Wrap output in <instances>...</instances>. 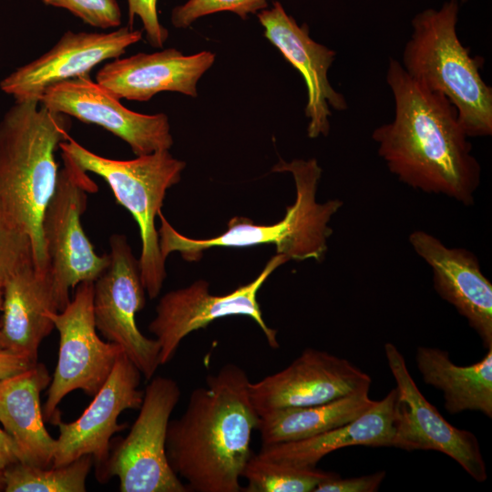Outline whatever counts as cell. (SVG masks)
Masks as SVG:
<instances>
[{"label":"cell","instance_id":"cell-1","mask_svg":"<svg viewBox=\"0 0 492 492\" xmlns=\"http://www.w3.org/2000/svg\"><path fill=\"white\" fill-rule=\"evenodd\" d=\"M385 78L395 115L374 129L372 139L389 171L414 190L474 204L481 166L456 108L411 77L395 58H390Z\"/></svg>","mask_w":492,"mask_h":492},{"label":"cell","instance_id":"cell-2","mask_svg":"<svg viewBox=\"0 0 492 492\" xmlns=\"http://www.w3.org/2000/svg\"><path fill=\"white\" fill-rule=\"evenodd\" d=\"M250 383L241 367L224 364L191 392L181 416L169 420L168 460L189 492L242 491L240 479L260 419Z\"/></svg>","mask_w":492,"mask_h":492},{"label":"cell","instance_id":"cell-3","mask_svg":"<svg viewBox=\"0 0 492 492\" xmlns=\"http://www.w3.org/2000/svg\"><path fill=\"white\" fill-rule=\"evenodd\" d=\"M70 128L68 116L34 99L15 101L0 119V208L28 236L41 272H47L42 218L56 187V152Z\"/></svg>","mask_w":492,"mask_h":492},{"label":"cell","instance_id":"cell-4","mask_svg":"<svg viewBox=\"0 0 492 492\" xmlns=\"http://www.w3.org/2000/svg\"><path fill=\"white\" fill-rule=\"evenodd\" d=\"M272 171L291 173L296 196L292 205L286 208L285 215L272 225L254 223L241 216L231 218L223 233L210 239L189 238L178 231L159 213L158 230L161 255L166 260L172 252H179L187 261H198L203 252L213 247L244 248L271 244L276 253L285 255L289 261H323L328 250V239L333 234L329 222L341 209V200H316L322 168L316 159H295L287 162L282 159Z\"/></svg>","mask_w":492,"mask_h":492},{"label":"cell","instance_id":"cell-5","mask_svg":"<svg viewBox=\"0 0 492 492\" xmlns=\"http://www.w3.org/2000/svg\"><path fill=\"white\" fill-rule=\"evenodd\" d=\"M458 14L454 0L416 14L400 63L411 77L452 103L468 138L489 137L492 87L481 76L480 61L457 36Z\"/></svg>","mask_w":492,"mask_h":492},{"label":"cell","instance_id":"cell-6","mask_svg":"<svg viewBox=\"0 0 492 492\" xmlns=\"http://www.w3.org/2000/svg\"><path fill=\"white\" fill-rule=\"evenodd\" d=\"M59 149L84 171L100 176L117 203L136 220L141 240L140 276L149 297L155 299L167 276L155 219L161 211L167 190L179 182L186 163L169 150L128 160L112 159L88 150L70 137L60 143Z\"/></svg>","mask_w":492,"mask_h":492},{"label":"cell","instance_id":"cell-7","mask_svg":"<svg viewBox=\"0 0 492 492\" xmlns=\"http://www.w3.org/2000/svg\"><path fill=\"white\" fill-rule=\"evenodd\" d=\"M61 157L63 168L41 223L47 272L60 311L70 301V290L95 282L110 261L109 254L95 251L81 224L88 194L98 188L67 154L61 152Z\"/></svg>","mask_w":492,"mask_h":492},{"label":"cell","instance_id":"cell-8","mask_svg":"<svg viewBox=\"0 0 492 492\" xmlns=\"http://www.w3.org/2000/svg\"><path fill=\"white\" fill-rule=\"evenodd\" d=\"M181 395L169 377L149 380L139 413L126 437L109 453L99 481L117 477L121 492H189L166 452L170 415Z\"/></svg>","mask_w":492,"mask_h":492},{"label":"cell","instance_id":"cell-9","mask_svg":"<svg viewBox=\"0 0 492 492\" xmlns=\"http://www.w3.org/2000/svg\"><path fill=\"white\" fill-rule=\"evenodd\" d=\"M93 294L94 282H80L62 311L48 313L59 333L57 364L43 407L44 419L51 424L60 418L57 406L68 394L81 390L94 396L98 392L122 352L98 336Z\"/></svg>","mask_w":492,"mask_h":492},{"label":"cell","instance_id":"cell-10","mask_svg":"<svg viewBox=\"0 0 492 492\" xmlns=\"http://www.w3.org/2000/svg\"><path fill=\"white\" fill-rule=\"evenodd\" d=\"M287 261L289 259L285 255L276 253L253 281L224 295L211 294L210 283L205 280H198L187 287L165 293L159 299L156 315L148 327L159 344L160 365L174 357L181 341L190 333L205 328L220 318L232 315L252 319L262 331L270 347L278 349L277 330L265 323L257 293L269 276Z\"/></svg>","mask_w":492,"mask_h":492},{"label":"cell","instance_id":"cell-11","mask_svg":"<svg viewBox=\"0 0 492 492\" xmlns=\"http://www.w3.org/2000/svg\"><path fill=\"white\" fill-rule=\"evenodd\" d=\"M109 246V264L94 282L96 328L107 341L118 344L144 378L150 380L160 365V347L137 325V313L146 303L138 260L122 234L112 235Z\"/></svg>","mask_w":492,"mask_h":492},{"label":"cell","instance_id":"cell-12","mask_svg":"<svg viewBox=\"0 0 492 492\" xmlns=\"http://www.w3.org/2000/svg\"><path fill=\"white\" fill-rule=\"evenodd\" d=\"M384 354L398 393L395 447L441 452L459 464L477 482L486 481V463L477 436L449 424L426 400L395 344L386 343Z\"/></svg>","mask_w":492,"mask_h":492},{"label":"cell","instance_id":"cell-13","mask_svg":"<svg viewBox=\"0 0 492 492\" xmlns=\"http://www.w3.org/2000/svg\"><path fill=\"white\" fill-rule=\"evenodd\" d=\"M119 100L83 76L47 87L39 102L53 112L102 127L128 143L136 156L169 150L173 138L168 116L138 113Z\"/></svg>","mask_w":492,"mask_h":492},{"label":"cell","instance_id":"cell-14","mask_svg":"<svg viewBox=\"0 0 492 492\" xmlns=\"http://www.w3.org/2000/svg\"><path fill=\"white\" fill-rule=\"evenodd\" d=\"M371 377L350 361L326 351L306 348L284 369L250 383L259 415L270 411L327 403L368 392Z\"/></svg>","mask_w":492,"mask_h":492},{"label":"cell","instance_id":"cell-15","mask_svg":"<svg viewBox=\"0 0 492 492\" xmlns=\"http://www.w3.org/2000/svg\"><path fill=\"white\" fill-rule=\"evenodd\" d=\"M141 373L121 352L115 365L93 400L81 415L73 422L59 418L53 466L67 465L83 456L90 455L100 477L109 456L110 439L122 431L126 424H118L121 413L139 409L144 391L138 388Z\"/></svg>","mask_w":492,"mask_h":492},{"label":"cell","instance_id":"cell-16","mask_svg":"<svg viewBox=\"0 0 492 492\" xmlns=\"http://www.w3.org/2000/svg\"><path fill=\"white\" fill-rule=\"evenodd\" d=\"M141 37L140 30H134L128 26L111 32L68 30L46 53L4 77L0 88L15 101H39L47 87L88 76L98 64L120 57Z\"/></svg>","mask_w":492,"mask_h":492},{"label":"cell","instance_id":"cell-17","mask_svg":"<svg viewBox=\"0 0 492 492\" xmlns=\"http://www.w3.org/2000/svg\"><path fill=\"white\" fill-rule=\"evenodd\" d=\"M257 15L264 28L265 37L304 79L307 88L304 114L309 119L308 137L316 138L328 136L331 108L343 111L348 108L343 95L332 87L328 78L335 51L311 38L308 26L298 25L278 1L273 2L272 8L263 9Z\"/></svg>","mask_w":492,"mask_h":492},{"label":"cell","instance_id":"cell-18","mask_svg":"<svg viewBox=\"0 0 492 492\" xmlns=\"http://www.w3.org/2000/svg\"><path fill=\"white\" fill-rule=\"evenodd\" d=\"M408 241L433 272L436 293L466 319L486 348L492 347V284L477 256L465 248H450L425 231H414Z\"/></svg>","mask_w":492,"mask_h":492},{"label":"cell","instance_id":"cell-19","mask_svg":"<svg viewBox=\"0 0 492 492\" xmlns=\"http://www.w3.org/2000/svg\"><path fill=\"white\" fill-rule=\"evenodd\" d=\"M214 61L210 51L189 56L175 48L138 53L107 62L97 72L96 82L118 99L149 101L165 91L196 97L198 81Z\"/></svg>","mask_w":492,"mask_h":492},{"label":"cell","instance_id":"cell-20","mask_svg":"<svg viewBox=\"0 0 492 492\" xmlns=\"http://www.w3.org/2000/svg\"><path fill=\"white\" fill-rule=\"evenodd\" d=\"M49 312H60L52 281L29 260L3 281L0 349L37 363L39 346L54 329Z\"/></svg>","mask_w":492,"mask_h":492},{"label":"cell","instance_id":"cell-21","mask_svg":"<svg viewBox=\"0 0 492 492\" xmlns=\"http://www.w3.org/2000/svg\"><path fill=\"white\" fill-rule=\"evenodd\" d=\"M398 393L392 389L353 421L307 439L261 446V457L290 466L314 468L326 455L352 446H394Z\"/></svg>","mask_w":492,"mask_h":492},{"label":"cell","instance_id":"cell-22","mask_svg":"<svg viewBox=\"0 0 492 492\" xmlns=\"http://www.w3.org/2000/svg\"><path fill=\"white\" fill-rule=\"evenodd\" d=\"M51 381L46 367L36 363L29 369L0 380V423L14 441L19 461L53 466L56 439L45 426L41 392Z\"/></svg>","mask_w":492,"mask_h":492},{"label":"cell","instance_id":"cell-23","mask_svg":"<svg viewBox=\"0 0 492 492\" xmlns=\"http://www.w3.org/2000/svg\"><path fill=\"white\" fill-rule=\"evenodd\" d=\"M415 362L423 381L442 391L448 413L477 411L492 417V347L482 360L460 366L445 350L419 346Z\"/></svg>","mask_w":492,"mask_h":492},{"label":"cell","instance_id":"cell-24","mask_svg":"<svg viewBox=\"0 0 492 492\" xmlns=\"http://www.w3.org/2000/svg\"><path fill=\"white\" fill-rule=\"evenodd\" d=\"M375 400L359 392L323 404L286 407L260 415L257 430L261 446L300 441L347 424Z\"/></svg>","mask_w":492,"mask_h":492},{"label":"cell","instance_id":"cell-25","mask_svg":"<svg viewBox=\"0 0 492 492\" xmlns=\"http://www.w3.org/2000/svg\"><path fill=\"white\" fill-rule=\"evenodd\" d=\"M94 459L83 456L67 465L40 467L16 462L3 473L5 492H85Z\"/></svg>","mask_w":492,"mask_h":492},{"label":"cell","instance_id":"cell-26","mask_svg":"<svg viewBox=\"0 0 492 492\" xmlns=\"http://www.w3.org/2000/svg\"><path fill=\"white\" fill-rule=\"evenodd\" d=\"M337 475L316 467H297L253 454L241 474L248 482L242 491L313 492L321 482Z\"/></svg>","mask_w":492,"mask_h":492},{"label":"cell","instance_id":"cell-27","mask_svg":"<svg viewBox=\"0 0 492 492\" xmlns=\"http://www.w3.org/2000/svg\"><path fill=\"white\" fill-rule=\"evenodd\" d=\"M268 0H188L174 7L170 21L177 28L189 27L199 18L219 12H231L241 19L266 9Z\"/></svg>","mask_w":492,"mask_h":492},{"label":"cell","instance_id":"cell-28","mask_svg":"<svg viewBox=\"0 0 492 492\" xmlns=\"http://www.w3.org/2000/svg\"><path fill=\"white\" fill-rule=\"evenodd\" d=\"M46 5L63 8L94 27L108 29L121 24L117 0H42Z\"/></svg>","mask_w":492,"mask_h":492},{"label":"cell","instance_id":"cell-29","mask_svg":"<svg viewBox=\"0 0 492 492\" xmlns=\"http://www.w3.org/2000/svg\"><path fill=\"white\" fill-rule=\"evenodd\" d=\"M33 260L28 236L6 218L0 208V278Z\"/></svg>","mask_w":492,"mask_h":492},{"label":"cell","instance_id":"cell-30","mask_svg":"<svg viewBox=\"0 0 492 492\" xmlns=\"http://www.w3.org/2000/svg\"><path fill=\"white\" fill-rule=\"evenodd\" d=\"M128 9V26L132 28L135 17H138L143 25L148 43L161 48L169 36V31L159 19L158 0H127Z\"/></svg>","mask_w":492,"mask_h":492},{"label":"cell","instance_id":"cell-31","mask_svg":"<svg viewBox=\"0 0 492 492\" xmlns=\"http://www.w3.org/2000/svg\"><path fill=\"white\" fill-rule=\"evenodd\" d=\"M385 476V471L348 478H341L337 475L321 482L313 492H374L379 489Z\"/></svg>","mask_w":492,"mask_h":492},{"label":"cell","instance_id":"cell-32","mask_svg":"<svg viewBox=\"0 0 492 492\" xmlns=\"http://www.w3.org/2000/svg\"><path fill=\"white\" fill-rule=\"evenodd\" d=\"M36 364L24 355L0 349V380L22 373Z\"/></svg>","mask_w":492,"mask_h":492},{"label":"cell","instance_id":"cell-33","mask_svg":"<svg viewBox=\"0 0 492 492\" xmlns=\"http://www.w3.org/2000/svg\"><path fill=\"white\" fill-rule=\"evenodd\" d=\"M19 461V455L14 441L0 427V471H3L8 466Z\"/></svg>","mask_w":492,"mask_h":492},{"label":"cell","instance_id":"cell-34","mask_svg":"<svg viewBox=\"0 0 492 492\" xmlns=\"http://www.w3.org/2000/svg\"><path fill=\"white\" fill-rule=\"evenodd\" d=\"M3 278H0V329H1V313L3 305Z\"/></svg>","mask_w":492,"mask_h":492},{"label":"cell","instance_id":"cell-35","mask_svg":"<svg viewBox=\"0 0 492 492\" xmlns=\"http://www.w3.org/2000/svg\"><path fill=\"white\" fill-rule=\"evenodd\" d=\"M5 484L3 478V473L0 471V491H4Z\"/></svg>","mask_w":492,"mask_h":492},{"label":"cell","instance_id":"cell-36","mask_svg":"<svg viewBox=\"0 0 492 492\" xmlns=\"http://www.w3.org/2000/svg\"><path fill=\"white\" fill-rule=\"evenodd\" d=\"M454 1L457 2L460 5V4L466 3L467 0H454Z\"/></svg>","mask_w":492,"mask_h":492}]
</instances>
